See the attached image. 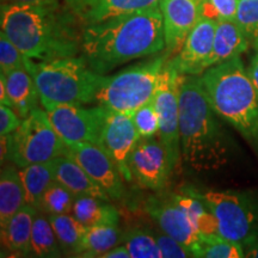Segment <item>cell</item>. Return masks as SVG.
Returning a JSON list of instances; mask_svg holds the SVG:
<instances>
[{
	"label": "cell",
	"mask_w": 258,
	"mask_h": 258,
	"mask_svg": "<svg viewBox=\"0 0 258 258\" xmlns=\"http://www.w3.org/2000/svg\"><path fill=\"white\" fill-rule=\"evenodd\" d=\"M2 31L25 56L51 61L82 54L83 24L66 4H6L0 10Z\"/></svg>",
	"instance_id": "1"
},
{
	"label": "cell",
	"mask_w": 258,
	"mask_h": 258,
	"mask_svg": "<svg viewBox=\"0 0 258 258\" xmlns=\"http://www.w3.org/2000/svg\"><path fill=\"white\" fill-rule=\"evenodd\" d=\"M120 240V231L117 225H104L88 227L82 240V250L79 257H101Z\"/></svg>",
	"instance_id": "27"
},
{
	"label": "cell",
	"mask_w": 258,
	"mask_h": 258,
	"mask_svg": "<svg viewBox=\"0 0 258 258\" xmlns=\"http://www.w3.org/2000/svg\"><path fill=\"white\" fill-rule=\"evenodd\" d=\"M37 209L31 206H24L16 213L2 228V244L12 253H30L31 232Z\"/></svg>",
	"instance_id": "20"
},
{
	"label": "cell",
	"mask_w": 258,
	"mask_h": 258,
	"mask_svg": "<svg viewBox=\"0 0 258 258\" xmlns=\"http://www.w3.org/2000/svg\"><path fill=\"white\" fill-rule=\"evenodd\" d=\"M235 21L258 51V0H239Z\"/></svg>",
	"instance_id": "32"
},
{
	"label": "cell",
	"mask_w": 258,
	"mask_h": 258,
	"mask_svg": "<svg viewBox=\"0 0 258 258\" xmlns=\"http://www.w3.org/2000/svg\"><path fill=\"white\" fill-rule=\"evenodd\" d=\"M3 165L0 172V226L27 206L25 191L19 169Z\"/></svg>",
	"instance_id": "22"
},
{
	"label": "cell",
	"mask_w": 258,
	"mask_h": 258,
	"mask_svg": "<svg viewBox=\"0 0 258 258\" xmlns=\"http://www.w3.org/2000/svg\"><path fill=\"white\" fill-rule=\"evenodd\" d=\"M188 194L201 200L213 213L222 238L244 243L258 234V205L250 196L237 191L195 189Z\"/></svg>",
	"instance_id": "8"
},
{
	"label": "cell",
	"mask_w": 258,
	"mask_h": 258,
	"mask_svg": "<svg viewBox=\"0 0 258 258\" xmlns=\"http://www.w3.org/2000/svg\"><path fill=\"white\" fill-rule=\"evenodd\" d=\"M9 139H10V134L9 135H2V165L4 163V160H8L9 158Z\"/></svg>",
	"instance_id": "41"
},
{
	"label": "cell",
	"mask_w": 258,
	"mask_h": 258,
	"mask_svg": "<svg viewBox=\"0 0 258 258\" xmlns=\"http://www.w3.org/2000/svg\"><path fill=\"white\" fill-rule=\"evenodd\" d=\"M25 69L36 84L42 108L93 104L106 77L95 72L83 54L51 61H35L25 56Z\"/></svg>",
	"instance_id": "5"
},
{
	"label": "cell",
	"mask_w": 258,
	"mask_h": 258,
	"mask_svg": "<svg viewBox=\"0 0 258 258\" xmlns=\"http://www.w3.org/2000/svg\"><path fill=\"white\" fill-rule=\"evenodd\" d=\"M183 74H180L170 61L161 70L152 103L159 116V138L169 151L176 166L180 153L179 139V89Z\"/></svg>",
	"instance_id": "10"
},
{
	"label": "cell",
	"mask_w": 258,
	"mask_h": 258,
	"mask_svg": "<svg viewBox=\"0 0 258 258\" xmlns=\"http://www.w3.org/2000/svg\"><path fill=\"white\" fill-rule=\"evenodd\" d=\"M247 74H249L251 82H252L254 89L258 93V51L257 54L254 55L252 59L250 61V64L247 66Z\"/></svg>",
	"instance_id": "40"
},
{
	"label": "cell",
	"mask_w": 258,
	"mask_h": 258,
	"mask_svg": "<svg viewBox=\"0 0 258 258\" xmlns=\"http://www.w3.org/2000/svg\"><path fill=\"white\" fill-rule=\"evenodd\" d=\"M202 85L218 116L258 148V93L240 56L206 70Z\"/></svg>",
	"instance_id": "4"
},
{
	"label": "cell",
	"mask_w": 258,
	"mask_h": 258,
	"mask_svg": "<svg viewBox=\"0 0 258 258\" xmlns=\"http://www.w3.org/2000/svg\"><path fill=\"white\" fill-rule=\"evenodd\" d=\"M23 118L9 105H0V135L12 134L21 125Z\"/></svg>",
	"instance_id": "37"
},
{
	"label": "cell",
	"mask_w": 258,
	"mask_h": 258,
	"mask_svg": "<svg viewBox=\"0 0 258 258\" xmlns=\"http://www.w3.org/2000/svg\"><path fill=\"white\" fill-rule=\"evenodd\" d=\"M251 46L237 21H219L214 35L212 53L203 69L208 70L225 61L240 56Z\"/></svg>",
	"instance_id": "18"
},
{
	"label": "cell",
	"mask_w": 258,
	"mask_h": 258,
	"mask_svg": "<svg viewBox=\"0 0 258 258\" xmlns=\"http://www.w3.org/2000/svg\"><path fill=\"white\" fill-rule=\"evenodd\" d=\"M19 175H21L22 183L24 186L27 205L38 209L44 191L50 183L55 180L53 160L21 167Z\"/></svg>",
	"instance_id": "24"
},
{
	"label": "cell",
	"mask_w": 258,
	"mask_h": 258,
	"mask_svg": "<svg viewBox=\"0 0 258 258\" xmlns=\"http://www.w3.org/2000/svg\"><path fill=\"white\" fill-rule=\"evenodd\" d=\"M64 144L91 143L101 146L108 109L102 105L56 104L44 108Z\"/></svg>",
	"instance_id": "9"
},
{
	"label": "cell",
	"mask_w": 258,
	"mask_h": 258,
	"mask_svg": "<svg viewBox=\"0 0 258 258\" xmlns=\"http://www.w3.org/2000/svg\"><path fill=\"white\" fill-rule=\"evenodd\" d=\"M76 196L57 180H53L42 196L38 212L46 214H72Z\"/></svg>",
	"instance_id": "29"
},
{
	"label": "cell",
	"mask_w": 258,
	"mask_h": 258,
	"mask_svg": "<svg viewBox=\"0 0 258 258\" xmlns=\"http://www.w3.org/2000/svg\"><path fill=\"white\" fill-rule=\"evenodd\" d=\"M132 258H163L156 235L147 231L129 232L123 241Z\"/></svg>",
	"instance_id": "31"
},
{
	"label": "cell",
	"mask_w": 258,
	"mask_h": 258,
	"mask_svg": "<svg viewBox=\"0 0 258 258\" xmlns=\"http://www.w3.org/2000/svg\"><path fill=\"white\" fill-rule=\"evenodd\" d=\"M165 50L176 55L201 18V0H160Z\"/></svg>",
	"instance_id": "16"
},
{
	"label": "cell",
	"mask_w": 258,
	"mask_h": 258,
	"mask_svg": "<svg viewBox=\"0 0 258 258\" xmlns=\"http://www.w3.org/2000/svg\"><path fill=\"white\" fill-rule=\"evenodd\" d=\"M170 57V54L163 50L152 59L132 64L116 74H108L93 104L132 115L140 106L152 102L160 72Z\"/></svg>",
	"instance_id": "6"
},
{
	"label": "cell",
	"mask_w": 258,
	"mask_h": 258,
	"mask_svg": "<svg viewBox=\"0 0 258 258\" xmlns=\"http://www.w3.org/2000/svg\"><path fill=\"white\" fill-rule=\"evenodd\" d=\"M145 209L157 222L161 232L188 246L195 257L196 250L199 249L203 238L173 196L170 200H150L145 206Z\"/></svg>",
	"instance_id": "14"
},
{
	"label": "cell",
	"mask_w": 258,
	"mask_h": 258,
	"mask_svg": "<svg viewBox=\"0 0 258 258\" xmlns=\"http://www.w3.org/2000/svg\"><path fill=\"white\" fill-rule=\"evenodd\" d=\"M72 214L86 227L104 225H118L120 213L111 205L110 201L80 196L74 201Z\"/></svg>",
	"instance_id": "23"
},
{
	"label": "cell",
	"mask_w": 258,
	"mask_h": 258,
	"mask_svg": "<svg viewBox=\"0 0 258 258\" xmlns=\"http://www.w3.org/2000/svg\"><path fill=\"white\" fill-rule=\"evenodd\" d=\"M25 55L15 46L14 42L6 36L5 32H0V70L8 74L15 70L24 69Z\"/></svg>",
	"instance_id": "35"
},
{
	"label": "cell",
	"mask_w": 258,
	"mask_h": 258,
	"mask_svg": "<svg viewBox=\"0 0 258 258\" xmlns=\"http://www.w3.org/2000/svg\"><path fill=\"white\" fill-rule=\"evenodd\" d=\"M30 253L35 257H61V250L56 234L54 232L48 214L43 212L36 213L32 224Z\"/></svg>",
	"instance_id": "26"
},
{
	"label": "cell",
	"mask_w": 258,
	"mask_h": 258,
	"mask_svg": "<svg viewBox=\"0 0 258 258\" xmlns=\"http://www.w3.org/2000/svg\"><path fill=\"white\" fill-rule=\"evenodd\" d=\"M156 239L159 245L161 254L164 258H185V257H194L191 250L184 244L175 239L171 235L166 233L154 234Z\"/></svg>",
	"instance_id": "36"
},
{
	"label": "cell",
	"mask_w": 258,
	"mask_h": 258,
	"mask_svg": "<svg viewBox=\"0 0 258 258\" xmlns=\"http://www.w3.org/2000/svg\"><path fill=\"white\" fill-rule=\"evenodd\" d=\"M99 258H132V257L127 247L122 244V245H116L115 247H112V249L106 251L105 253H103Z\"/></svg>",
	"instance_id": "39"
},
{
	"label": "cell",
	"mask_w": 258,
	"mask_h": 258,
	"mask_svg": "<svg viewBox=\"0 0 258 258\" xmlns=\"http://www.w3.org/2000/svg\"><path fill=\"white\" fill-rule=\"evenodd\" d=\"M5 82L12 108L22 118H25L40 102V95L31 74L25 67L15 70L5 74Z\"/></svg>",
	"instance_id": "21"
},
{
	"label": "cell",
	"mask_w": 258,
	"mask_h": 258,
	"mask_svg": "<svg viewBox=\"0 0 258 258\" xmlns=\"http://www.w3.org/2000/svg\"><path fill=\"white\" fill-rule=\"evenodd\" d=\"M195 257L202 258H243L245 257L243 244L228 240L221 235L203 238Z\"/></svg>",
	"instance_id": "30"
},
{
	"label": "cell",
	"mask_w": 258,
	"mask_h": 258,
	"mask_svg": "<svg viewBox=\"0 0 258 258\" xmlns=\"http://www.w3.org/2000/svg\"><path fill=\"white\" fill-rule=\"evenodd\" d=\"M173 198L186 212L192 225L195 226L202 238L219 235L217 219L201 200L195 198L194 195H190V194L173 195Z\"/></svg>",
	"instance_id": "28"
},
{
	"label": "cell",
	"mask_w": 258,
	"mask_h": 258,
	"mask_svg": "<svg viewBox=\"0 0 258 258\" xmlns=\"http://www.w3.org/2000/svg\"><path fill=\"white\" fill-rule=\"evenodd\" d=\"M128 164L133 179L153 191L163 189L176 169V164L158 134L139 139Z\"/></svg>",
	"instance_id": "11"
},
{
	"label": "cell",
	"mask_w": 258,
	"mask_h": 258,
	"mask_svg": "<svg viewBox=\"0 0 258 258\" xmlns=\"http://www.w3.org/2000/svg\"><path fill=\"white\" fill-rule=\"evenodd\" d=\"M67 146L44 108L36 106L9 139V158L17 167L46 163L66 156Z\"/></svg>",
	"instance_id": "7"
},
{
	"label": "cell",
	"mask_w": 258,
	"mask_h": 258,
	"mask_svg": "<svg viewBox=\"0 0 258 258\" xmlns=\"http://www.w3.org/2000/svg\"><path fill=\"white\" fill-rule=\"evenodd\" d=\"M48 218L53 226L62 252L79 256L84 233L88 227L73 214H50Z\"/></svg>",
	"instance_id": "25"
},
{
	"label": "cell",
	"mask_w": 258,
	"mask_h": 258,
	"mask_svg": "<svg viewBox=\"0 0 258 258\" xmlns=\"http://www.w3.org/2000/svg\"><path fill=\"white\" fill-rule=\"evenodd\" d=\"M239 0H201V17L214 21H235Z\"/></svg>",
	"instance_id": "34"
},
{
	"label": "cell",
	"mask_w": 258,
	"mask_h": 258,
	"mask_svg": "<svg viewBox=\"0 0 258 258\" xmlns=\"http://www.w3.org/2000/svg\"><path fill=\"white\" fill-rule=\"evenodd\" d=\"M49 0H2V3L6 4H40V3H46Z\"/></svg>",
	"instance_id": "42"
},
{
	"label": "cell",
	"mask_w": 258,
	"mask_h": 258,
	"mask_svg": "<svg viewBox=\"0 0 258 258\" xmlns=\"http://www.w3.org/2000/svg\"><path fill=\"white\" fill-rule=\"evenodd\" d=\"M241 244L244 247L245 257L258 258V234L252 235Z\"/></svg>",
	"instance_id": "38"
},
{
	"label": "cell",
	"mask_w": 258,
	"mask_h": 258,
	"mask_svg": "<svg viewBox=\"0 0 258 258\" xmlns=\"http://www.w3.org/2000/svg\"><path fill=\"white\" fill-rule=\"evenodd\" d=\"M218 22L201 17L186 37L182 48L169 61L180 74L201 76L205 62L211 55Z\"/></svg>",
	"instance_id": "15"
},
{
	"label": "cell",
	"mask_w": 258,
	"mask_h": 258,
	"mask_svg": "<svg viewBox=\"0 0 258 258\" xmlns=\"http://www.w3.org/2000/svg\"><path fill=\"white\" fill-rule=\"evenodd\" d=\"M163 50L165 37L159 6L117 16L83 29L82 54L90 67L102 76Z\"/></svg>",
	"instance_id": "2"
},
{
	"label": "cell",
	"mask_w": 258,
	"mask_h": 258,
	"mask_svg": "<svg viewBox=\"0 0 258 258\" xmlns=\"http://www.w3.org/2000/svg\"><path fill=\"white\" fill-rule=\"evenodd\" d=\"M132 118L140 138L153 137L159 133L160 121L153 103H147L132 114Z\"/></svg>",
	"instance_id": "33"
},
{
	"label": "cell",
	"mask_w": 258,
	"mask_h": 258,
	"mask_svg": "<svg viewBox=\"0 0 258 258\" xmlns=\"http://www.w3.org/2000/svg\"><path fill=\"white\" fill-rule=\"evenodd\" d=\"M160 0H64L83 27L159 6Z\"/></svg>",
	"instance_id": "17"
},
{
	"label": "cell",
	"mask_w": 258,
	"mask_h": 258,
	"mask_svg": "<svg viewBox=\"0 0 258 258\" xmlns=\"http://www.w3.org/2000/svg\"><path fill=\"white\" fill-rule=\"evenodd\" d=\"M200 76L183 74L179 89V139L184 163L195 172L224 167L230 146Z\"/></svg>",
	"instance_id": "3"
},
{
	"label": "cell",
	"mask_w": 258,
	"mask_h": 258,
	"mask_svg": "<svg viewBox=\"0 0 258 258\" xmlns=\"http://www.w3.org/2000/svg\"><path fill=\"white\" fill-rule=\"evenodd\" d=\"M66 156L77 161L97 184L105 190L111 200L123 198L124 179L105 150L91 143H73L66 144Z\"/></svg>",
	"instance_id": "12"
},
{
	"label": "cell",
	"mask_w": 258,
	"mask_h": 258,
	"mask_svg": "<svg viewBox=\"0 0 258 258\" xmlns=\"http://www.w3.org/2000/svg\"><path fill=\"white\" fill-rule=\"evenodd\" d=\"M109 110V109H108ZM140 139L132 115L108 111L103 127L101 147L112 158L120 170L124 182H133L129 169V156Z\"/></svg>",
	"instance_id": "13"
},
{
	"label": "cell",
	"mask_w": 258,
	"mask_h": 258,
	"mask_svg": "<svg viewBox=\"0 0 258 258\" xmlns=\"http://www.w3.org/2000/svg\"><path fill=\"white\" fill-rule=\"evenodd\" d=\"M55 180L66 186L76 198L91 196L110 201V196L102 186L90 177L77 161L67 156H60L53 159Z\"/></svg>",
	"instance_id": "19"
}]
</instances>
